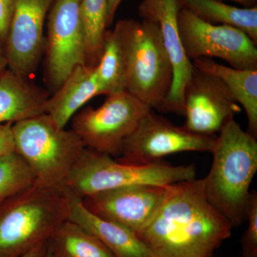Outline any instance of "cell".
Masks as SVG:
<instances>
[{
	"mask_svg": "<svg viewBox=\"0 0 257 257\" xmlns=\"http://www.w3.org/2000/svg\"><path fill=\"white\" fill-rule=\"evenodd\" d=\"M233 227L208 201L204 179L171 184L163 204L136 234L154 257H212Z\"/></svg>",
	"mask_w": 257,
	"mask_h": 257,
	"instance_id": "obj_1",
	"label": "cell"
},
{
	"mask_svg": "<svg viewBox=\"0 0 257 257\" xmlns=\"http://www.w3.org/2000/svg\"><path fill=\"white\" fill-rule=\"evenodd\" d=\"M204 181L209 202L233 228L246 221L249 188L257 172L256 138L233 119L219 131Z\"/></svg>",
	"mask_w": 257,
	"mask_h": 257,
	"instance_id": "obj_2",
	"label": "cell"
},
{
	"mask_svg": "<svg viewBox=\"0 0 257 257\" xmlns=\"http://www.w3.org/2000/svg\"><path fill=\"white\" fill-rule=\"evenodd\" d=\"M71 192L35 183L0 203V257H21L69 220Z\"/></svg>",
	"mask_w": 257,
	"mask_h": 257,
	"instance_id": "obj_3",
	"label": "cell"
},
{
	"mask_svg": "<svg viewBox=\"0 0 257 257\" xmlns=\"http://www.w3.org/2000/svg\"><path fill=\"white\" fill-rule=\"evenodd\" d=\"M125 63L126 91L159 109L170 93L173 68L160 28L149 20H119L114 29Z\"/></svg>",
	"mask_w": 257,
	"mask_h": 257,
	"instance_id": "obj_4",
	"label": "cell"
},
{
	"mask_svg": "<svg viewBox=\"0 0 257 257\" xmlns=\"http://www.w3.org/2000/svg\"><path fill=\"white\" fill-rule=\"evenodd\" d=\"M15 152L47 187L67 189L69 175L86 147L73 130L60 128L46 113L13 124Z\"/></svg>",
	"mask_w": 257,
	"mask_h": 257,
	"instance_id": "obj_5",
	"label": "cell"
},
{
	"mask_svg": "<svg viewBox=\"0 0 257 257\" xmlns=\"http://www.w3.org/2000/svg\"><path fill=\"white\" fill-rule=\"evenodd\" d=\"M194 165H172L162 161L135 165L85 149L69 175L67 189L84 198L95 193L133 185L167 186L196 179Z\"/></svg>",
	"mask_w": 257,
	"mask_h": 257,
	"instance_id": "obj_6",
	"label": "cell"
},
{
	"mask_svg": "<svg viewBox=\"0 0 257 257\" xmlns=\"http://www.w3.org/2000/svg\"><path fill=\"white\" fill-rule=\"evenodd\" d=\"M151 107L124 92L107 96L99 107L87 106L72 118V130L86 148L119 157L126 139Z\"/></svg>",
	"mask_w": 257,
	"mask_h": 257,
	"instance_id": "obj_7",
	"label": "cell"
},
{
	"mask_svg": "<svg viewBox=\"0 0 257 257\" xmlns=\"http://www.w3.org/2000/svg\"><path fill=\"white\" fill-rule=\"evenodd\" d=\"M178 28L189 60L216 57L232 68L257 70V46L242 30L207 23L183 8L178 15Z\"/></svg>",
	"mask_w": 257,
	"mask_h": 257,
	"instance_id": "obj_8",
	"label": "cell"
},
{
	"mask_svg": "<svg viewBox=\"0 0 257 257\" xmlns=\"http://www.w3.org/2000/svg\"><path fill=\"white\" fill-rule=\"evenodd\" d=\"M215 138L190 133L151 109L126 139L116 160L128 165H143L179 152H211Z\"/></svg>",
	"mask_w": 257,
	"mask_h": 257,
	"instance_id": "obj_9",
	"label": "cell"
},
{
	"mask_svg": "<svg viewBox=\"0 0 257 257\" xmlns=\"http://www.w3.org/2000/svg\"><path fill=\"white\" fill-rule=\"evenodd\" d=\"M81 0H55L48 16L47 81L56 92L76 67L87 65Z\"/></svg>",
	"mask_w": 257,
	"mask_h": 257,
	"instance_id": "obj_10",
	"label": "cell"
},
{
	"mask_svg": "<svg viewBox=\"0 0 257 257\" xmlns=\"http://www.w3.org/2000/svg\"><path fill=\"white\" fill-rule=\"evenodd\" d=\"M184 127L202 136L214 137L241 111V106L221 79L196 67L184 89Z\"/></svg>",
	"mask_w": 257,
	"mask_h": 257,
	"instance_id": "obj_11",
	"label": "cell"
},
{
	"mask_svg": "<svg viewBox=\"0 0 257 257\" xmlns=\"http://www.w3.org/2000/svg\"><path fill=\"white\" fill-rule=\"evenodd\" d=\"M55 0H17L5 44L8 69L30 79L43 50L45 19Z\"/></svg>",
	"mask_w": 257,
	"mask_h": 257,
	"instance_id": "obj_12",
	"label": "cell"
},
{
	"mask_svg": "<svg viewBox=\"0 0 257 257\" xmlns=\"http://www.w3.org/2000/svg\"><path fill=\"white\" fill-rule=\"evenodd\" d=\"M169 186H127L95 193L82 200L84 207L95 215L138 233L160 209Z\"/></svg>",
	"mask_w": 257,
	"mask_h": 257,
	"instance_id": "obj_13",
	"label": "cell"
},
{
	"mask_svg": "<svg viewBox=\"0 0 257 257\" xmlns=\"http://www.w3.org/2000/svg\"><path fill=\"white\" fill-rule=\"evenodd\" d=\"M182 7L178 0H143L139 14L143 20L156 23L173 68L170 93L161 111L184 116V92L194 67L182 47L178 28V15Z\"/></svg>",
	"mask_w": 257,
	"mask_h": 257,
	"instance_id": "obj_14",
	"label": "cell"
},
{
	"mask_svg": "<svg viewBox=\"0 0 257 257\" xmlns=\"http://www.w3.org/2000/svg\"><path fill=\"white\" fill-rule=\"evenodd\" d=\"M69 220L96 236L116 257H154L136 233L93 214L84 207L82 198L72 192Z\"/></svg>",
	"mask_w": 257,
	"mask_h": 257,
	"instance_id": "obj_15",
	"label": "cell"
},
{
	"mask_svg": "<svg viewBox=\"0 0 257 257\" xmlns=\"http://www.w3.org/2000/svg\"><path fill=\"white\" fill-rule=\"evenodd\" d=\"M101 94L94 67H76L60 87L49 96L45 113L60 128H65L74 115L88 101Z\"/></svg>",
	"mask_w": 257,
	"mask_h": 257,
	"instance_id": "obj_16",
	"label": "cell"
},
{
	"mask_svg": "<svg viewBox=\"0 0 257 257\" xmlns=\"http://www.w3.org/2000/svg\"><path fill=\"white\" fill-rule=\"evenodd\" d=\"M48 93L7 70L0 77V123H15L45 113Z\"/></svg>",
	"mask_w": 257,
	"mask_h": 257,
	"instance_id": "obj_17",
	"label": "cell"
},
{
	"mask_svg": "<svg viewBox=\"0 0 257 257\" xmlns=\"http://www.w3.org/2000/svg\"><path fill=\"white\" fill-rule=\"evenodd\" d=\"M194 67L221 79L247 117V133L257 138V70L238 69L219 64L211 58L193 60Z\"/></svg>",
	"mask_w": 257,
	"mask_h": 257,
	"instance_id": "obj_18",
	"label": "cell"
},
{
	"mask_svg": "<svg viewBox=\"0 0 257 257\" xmlns=\"http://www.w3.org/2000/svg\"><path fill=\"white\" fill-rule=\"evenodd\" d=\"M182 8L213 25H226L242 30L257 46V8H238L221 0H178Z\"/></svg>",
	"mask_w": 257,
	"mask_h": 257,
	"instance_id": "obj_19",
	"label": "cell"
},
{
	"mask_svg": "<svg viewBox=\"0 0 257 257\" xmlns=\"http://www.w3.org/2000/svg\"><path fill=\"white\" fill-rule=\"evenodd\" d=\"M47 245L57 257H116L96 236L70 220L61 225Z\"/></svg>",
	"mask_w": 257,
	"mask_h": 257,
	"instance_id": "obj_20",
	"label": "cell"
},
{
	"mask_svg": "<svg viewBox=\"0 0 257 257\" xmlns=\"http://www.w3.org/2000/svg\"><path fill=\"white\" fill-rule=\"evenodd\" d=\"M94 72L101 94L107 96L126 91L124 54L114 30H106L102 52Z\"/></svg>",
	"mask_w": 257,
	"mask_h": 257,
	"instance_id": "obj_21",
	"label": "cell"
},
{
	"mask_svg": "<svg viewBox=\"0 0 257 257\" xmlns=\"http://www.w3.org/2000/svg\"><path fill=\"white\" fill-rule=\"evenodd\" d=\"M108 0H81L80 13L86 39V64L99 62L107 27Z\"/></svg>",
	"mask_w": 257,
	"mask_h": 257,
	"instance_id": "obj_22",
	"label": "cell"
},
{
	"mask_svg": "<svg viewBox=\"0 0 257 257\" xmlns=\"http://www.w3.org/2000/svg\"><path fill=\"white\" fill-rule=\"evenodd\" d=\"M35 182L33 171L18 152L0 157V203L30 188Z\"/></svg>",
	"mask_w": 257,
	"mask_h": 257,
	"instance_id": "obj_23",
	"label": "cell"
},
{
	"mask_svg": "<svg viewBox=\"0 0 257 257\" xmlns=\"http://www.w3.org/2000/svg\"><path fill=\"white\" fill-rule=\"evenodd\" d=\"M246 221L247 226L241 238V257H257V193L250 192Z\"/></svg>",
	"mask_w": 257,
	"mask_h": 257,
	"instance_id": "obj_24",
	"label": "cell"
},
{
	"mask_svg": "<svg viewBox=\"0 0 257 257\" xmlns=\"http://www.w3.org/2000/svg\"><path fill=\"white\" fill-rule=\"evenodd\" d=\"M17 0H0V44L4 47Z\"/></svg>",
	"mask_w": 257,
	"mask_h": 257,
	"instance_id": "obj_25",
	"label": "cell"
},
{
	"mask_svg": "<svg viewBox=\"0 0 257 257\" xmlns=\"http://www.w3.org/2000/svg\"><path fill=\"white\" fill-rule=\"evenodd\" d=\"M13 124L12 123H0V157L15 152Z\"/></svg>",
	"mask_w": 257,
	"mask_h": 257,
	"instance_id": "obj_26",
	"label": "cell"
},
{
	"mask_svg": "<svg viewBox=\"0 0 257 257\" xmlns=\"http://www.w3.org/2000/svg\"><path fill=\"white\" fill-rule=\"evenodd\" d=\"M48 252L47 242L40 243L21 257H47Z\"/></svg>",
	"mask_w": 257,
	"mask_h": 257,
	"instance_id": "obj_27",
	"label": "cell"
},
{
	"mask_svg": "<svg viewBox=\"0 0 257 257\" xmlns=\"http://www.w3.org/2000/svg\"><path fill=\"white\" fill-rule=\"evenodd\" d=\"M122 0H108L107 27L110 26L114 20L116 10Z\"/></svg>",
	"mask_w": 257,
	"mask_h": 257,
	"instance_id": "obj_28",
	"label": "cell"
},
{
	"mask_svg": "<svg viewBox=\"0 0 257 257\" xmlns=\"http://www.w3.org/2000/svg\"><path fill=\"white\" fill-rule=\"evenodd\" d=\"M8 70V62L5 55V48L0 44V77Z\"/></svg>",
	"mask_w": 257,
	"mask_h": 257,
	"instance_id": "obj_29",
	"label": "cell"
},
{
	"mask_svg": "<svg viewBox=\"0 0 257 257\" xmlns=\"http://www.w3.org/2000/svg\"><path fill=\"white\" fill-rule=\"evenodd\" d=\"M229 1L234 2V3L243 5V8H252V7L256 6V0H229Z\"/></svg>",
	"mask_w": 257,
	"mask_h": 257,
	"instance_id": "obj_30",
	"label": "cell"
},
{
	"mask_svg": "<svg viewBox=\"0 0 257 257\" xmlns=\"http://www.w3.org/2000/svg\"><path fill=\"white\" fill-rule=\"evenodd\" d=\"M47 257H57V256H55V255H54L53 253H51L50 251V250H49V248H48V253H47Z\"/></svg>",
	"mask_w": 257,
	"mask_h": 257,
	"instance_id": "obj_31",
	"label": "cell"
},
{
	"mask_svg": "<svg viewBox=\"0 0 257 257\" xmlns=\"http://www.w3.org/2000/svg\"><path fill=\"white\" fill-rule=\"evenodd\" d=\"M47 253H48V252H47Z\"/></svg>",
	"mask_w": 257,
	"mask_h": 257,
	"instance_id": "obj_32",
	"label": "cell"
}]
</instances>
